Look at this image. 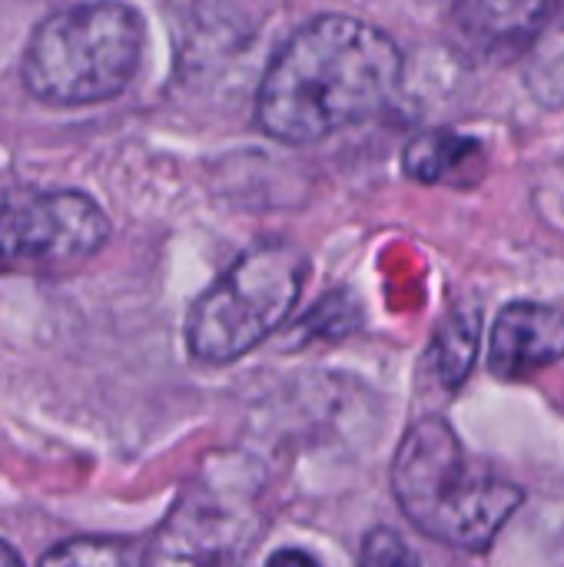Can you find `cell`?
Instances as JSON below:
<instances>
[{"instance_id":"cell-1","label":"cell","mask_w":564,"mask_h":567,"mask_svg":"<svg viewBox=\"0 0 564 567\" xmlns=\"http://www.w3.org/2000/svg\"><path fill=\"white\" fill-rule=\"evenodd\" d=\"M402 76L399 47L376 27L329 13L296 30L266 66L256 123L266 136L306 146L376 116Z\"/></svg>"},{"instance_id":"cell-2","label":"cell","mask_w":564,"mask_h":567,"mask_svg":"<svg viewBox=\"0 0 564 567\" xmlns=\"http://www.w3.org/2000/svg\"><path fill=\"white\" fill-rule=\"evenodd\" d=\"M402 515L432 542L485 551L525 502V492L475 462L445 419H419L392 462Z\"/></svg>"},{"instance_id":"cell-3","label":"cell","mask_w":564,"mask_h":567,"mask_svg":"<svg viewBox=\"0 0 564 567\" xmlns=\"http://www.w3.org/2000/svg\"><path fill=\"white\" fill-rule=\"evenodd\" d=\"M143 17L120 0L80 3L47 17L20 63L27 90L57 106H86L120 96L143 60Z\"/></svg>"},{"instance_id":"cell-4","label":"cell","mask_w":564,"mask_h":567,"mask_svg":"<svg viewBox=\"0 0 564 567\" xmlns=\"http://www.w3.org/2000/svg\"><path fill=\"white\" fill-rule=\"evenodd\" d=\"M309 259L293 243L243 252L189 309L186 346L206 365H229L266 342L296 309Z\"/></svg>"},{"instance_id":"cell-5","label":"cell","mask_w":564,"mask_h":567,"mask_svg":"<svg viewBox=\"0 0 564 567\" xmlns=\"http://www.w3.org/2000/svg\"><path fill=\"white\" fill-rule=\"evenodd\" d=\"M263 528V478L243 462L213 465L160 525L146 567H246Z\"/></svg>"},{"instance_id":"cell-6","label":"cell","mask_w":564,"mask_h":567,"mask_svg":"<svg viewBox=\"0 0 564 567\" xmlns=\"http://www.w3.org/2000/svg\"><path fill=\"white\" fill-rule=\"evenodd\" d=\"M110 239L106 213L73 189L0 193V276H66Z\"/></svg>"},{"instance_id":"cell-7","label":"cell","mask_w":564,"mask_h":567,"mask_svg":"<svg viewBox=\"0 0 564 567\" xmlns=\"http://www.w3.org/2000/svg\"><path fill=\"white\" fill-rule=\"evenodd\" d=\"M564 359V312L542 302H512L499 312L489 339V372L525 382Z\"/></svg>"},{"instance_id":"cell-8","label":"cell","mask_w":564,"mask_h":567,"mask_svg":"<svg viewBox=\"0 0 564 567\" xmlns=\"http://www.w3.org/2000/svg\"><path fill=\"white\" fill-rule=\"evenodd\" d=\"M558 0H455V30L482 53H515L539 43L552 27Z\"/></svg>"},{"instance_id":"cell-9","label":"cell","mask_w":564,"mask_h":567,"mask_svg":"<svg viewBox=\"0 0 564 567\" xmlns=\"http://www.w3.org/2000/svg\"><path fill=\"white\" fill-rule=\"evenodd\" d=\"M482 312L475 306H455L435 329L429 346V372L445 392H459L479 359Z\"/></svg>"},{"instance_id":"cell-10","label":"cell","mask_w":564,"mask_h":567,"mask_svg":"<svg viewBox=\"0 0 564 567\" xmlns=\"http://www.w3.org/2000/svg\"><path fill=\"white\" fill-rule=\"evenodd\" d=\"M475 156H479L475 140L452 133V130H429L406 146L402 169L406 176L419 183H442V179H452Z\"/></svg>"},{"instance_id":"cell-11","label":"cell","mask_w":564,"mask_h":567,"mask_svg":"<svg viewBox=\"0 0 564 567\" xmlns=\"http://www.w3.org/2000/svg\"><path fill=\"white\" fill-rule=\"evenodd\" d=\"M40 567H146V548L123 538H76L50 548Z\"/></svg>"},{"instance_id":"cell-12","label":"cell","mask_w":564,"mask_h":567,"mask_svg":"<svg viewBox=\"0 0 564 567\" xmlns=\"http://www.w3.org/2000/svg\"><path fill=\"white\" fill-rule=\"evenodd\" d=\"M359 567H422L419 555L409 548L402 535L392 528H376L366 535L362 551H359Z\"/></svg>"},{"instance_id":"cell-13","label":"cell","mask_w":564,"mask_h":567,"mask_svg":"<svg viewBox=\"0 0 564 567\" xmlns=\"http://www.w3.org/2000/svg\"><path fill=\"white\" fill-rule=\"evenodd\" d=\"M266 567H322L309 551H302V548H279V551H273L269 555V561Z\"/></svg>"},{"instance_id":"cell-14","label":"cell","mask_w":564,"mask_h":567,"mask_svg":"<svg viewBox=\"0 0 564 567\" xmlns=\"http://www.w3.org/2000/svg\"><path fill=\"white\" fill-rule=\"evenodd\" d=\"M0 567H23L20 565V558H17V551H13L7 542H0Z\"/></svg>"}]
</instances>
